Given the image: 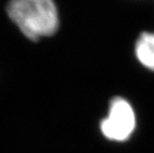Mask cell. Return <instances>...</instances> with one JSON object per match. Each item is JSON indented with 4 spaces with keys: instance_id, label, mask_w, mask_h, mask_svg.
I'll return each instance as SVG.
<instances>
[{
    "instance_id": "obj_1",
    "label": "cell",
    "mask_w": 154,
    "mask_h": 153,
    "mask_svg": "<svg viewBox=\"0 0 154 153\" xmlns=\"http://www.w3.org/2000/svg\"><path fill=\"white\" fill-rule=\"evenodd\" d=\"M6 10L19 30L33 41L54 35L60 26L54 0H10Z\"/></svg>"
},
{
    "instance_id": "obj_2",
    "label": "cell",
    "mask_w": 154,
    "mask_h": 153,
    "mask_svg": "<svg viewBox=\"0 0 154 153\" xmlns=\"http://www.w3.org/2000/svg\"><path fill=\"white\" fill-rule=\"evenodd\" d=\"M135 127V115L129 103L121 97L110 102L109 115L100 123V129L106 138L116 141L127 139Z\"/></svg>"
},
{
    "instance_id": "obj_3",
    "label": "cell",
    "mask_w": 154,
    "mask_h": 153,
    "mask_svg": "<svg viewBox=\"0 0 154 153\" xmlns=\"http://www.w3.org/2000/svg\"><path fill=\"white\" fill-rule=\"evenodd\" d=\"M135 56L139 63L154 72V33L144 32L135 43Z\"/></svg>"
}]
</instances>
